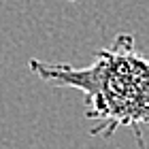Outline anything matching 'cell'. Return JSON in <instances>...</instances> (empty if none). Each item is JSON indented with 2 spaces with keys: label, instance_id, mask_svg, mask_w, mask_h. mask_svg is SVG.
<instances>
[{
  "label": "cell",
  "instance_id": "1",
  "mask_svg": "<svg viewBox=\"0 0 149 149\" xmlns=\"http://www.w3.org/2000/svg\"><path fill=\"white\" fill-rule=\"evenodd\" d=\"M30 70L53 87H74L83 92L85 117L96 121L90 134L109 139L126 126L143 147V128H149V58L134 47V36L121 32L111 47L96 51L90 66L47 64L32 58Z\"/></svg>",
  "mask_w": 149,
  "mask_h": 149
},
{
  "label": "cell",
  "instance_id": "2",
  "mask_svg": "<svg viewBox=\"0 0 149 149\" xmlns=\"http://www.w3.org/2000/svg\"><path fill=\"white\" fill-rule=\"evenodd\" d=\"M70 2H77V0H70Z\"/></svg>",
  "mask_w": 149,
  "mask_h": 149
}]
</instances>
